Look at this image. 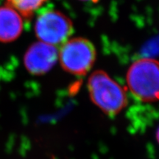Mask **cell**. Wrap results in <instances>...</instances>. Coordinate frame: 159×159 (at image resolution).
I'll return each instance as SVG.
<instances>
[{
    "label": "cell",
    "instance_id": "7a4b0ae2",
    "mask_svg": "<svg viewBox=\"0 0 159 159\" xmlns=\"http://www.w3.org/2000/svg\"><path fill=\"white\" fill-rule=\"evenodd\" d=\"M127 83L130 92L145 102L159 100V61L141 58L131 64L127 73Z\"/></svg>",
    "mask_w": 159,
    "mask_h": 159
},
{
    "label": "cell",
    "instance_id": "9c48e42d",
    "mask_svg": "<svg viewBox=\"0 0 159 159\" xmlns=\"http://www.w3.org/2000/svg\"><path fill=\"white\" fill-rule=\"evenodd\" d=\"M80 1L83 2H97L99 0H80Z\"/></svg>",
    "mask_w": 159,
    "mask_h": 159
},
{
    "label": "cell",
    "instance_id": "3957f363",
    "mask_svg": "<svg viewBox=\"0 0 159 159\" xmlns=\"http://www.w3.org/2000/svg\"><path fill=\"white\" fill-rule=\"evenodd\" d=\"M97 52L94 45L84 38H73L61 45L58 59L65 71L75 75H85L93 66Z\"/></svg>",
    "mask_w": 159,
    "mask_h": 159
},
{
    "label": "cell",
    "instance_id": "8992f818",
    "mask_svg": "<svg viewBox=\"0 0 159 159\" xmlns=\"http://www.w3.org/2000/svg\"><path fill=\"white\" fill-rule=\"evenodd\" d=\"M23 31V17L5 3L0 6V42L15 41Z\"/></svg>",
    "mask_w": 159,
    "mask_h": 159
},
{
    "label": "cell",
    "instance_id": "277c9868",
    "mask_svg": "<svg viewBox=\"0 0 159 159\" xmlns=\"http://www.w3.org/2000/svg\"><path fill=\"white\" fill-rule=\"evenodd\" d=\"M74 32L70 19L62 12L47 10L41 13L35 24V33L39 41L55 46L62 45Z\"/></svg>",
    "mask_w": 159,
    "mask_h": 159
},
{
    "label": "cell",
    "instance_id": "5b68a950",
    "mask_svg": "<svg viewBox=\"0 0 159 159\" xmlns=\"http://www.w3.org/2000/svg\"><path fill=\"white\" fill-rule=\"evenodd\" d=\"M58 59V49L41 41L33 43L24 56L26 69L32 75H41L50 71Z\"/></svg>",
    "mask_w": 159,
    "mask_h": 159
},
{
    "label": "cell",
    "instance_id": "52a82bcc",
    "mask_svg": "<svg viewBox=\"0 0 159 159\" xmlns=\"http://www.w3.org/2000/svg\"><path fill=\"white\" fill-rule=\"evenodd\" d=\"M47 1L49 0H6V4L15 9L24 19H30Z\"/></svg>",
    "mask_w": 159,
    "mask_h": 159
},
{
    "label": "cell",
    "instance_id": "6da1fadb",
    "mask_svg": "<svg viewBox=\"0 0 159 159\" xmlns=\"http://www.w3.org/2000/svg\"><path fill=\"white\" fill-rule=\"evenodd\" d=\"M88 90L91 101L108 116L119 114L128 105L125 91L102 70H97L90 75Z\"/></svg>",
    "mask_w": 159,
    "mask_h": 159
},
{
    "label": "cell",
    "instance_id": "ba28073f",
    "mask_svg": "<svg viewBox=\"0 0 159 159\" xmlns=\"http://www.w3.org/2000/svg\"><path fill=\"white\" fill-rule=\"evenodd\" d=\"M156 139H157V141H158V142L159 144V128L158 130H157V132H156Z\"/></svg>",
    "mask_w": 159,
    "mask_h": 159
}]
</instances>
